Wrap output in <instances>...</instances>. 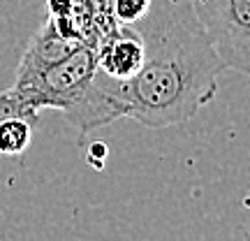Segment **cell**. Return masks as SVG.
<instances>
[{
    "label": "cell",
    "instance_id": "cell-1",
    "mask_svg": "<svg viewBox=\"0 0 250 241\" xmlns=\"http://www.w3.org/2000/svg\"><path fill=\"white\" fill-rule=\"evenodd\" d=\"M144 42V63L127 81L100 74L116 98L121 118L146 128L188 123L218 95L227 67L195 14L192 0H155L151 12L134 23Z\"/></svg>",
    "mask_w": 250,
    "mask_h": 241
},
{
    "label": "cell",
    "instance_id": "cell-2",
    "mask_svg": "<svg viewBox=\"0 0 250 241\" xmlns=\"http://www.w3.org/2000/svg\"><path fill=\"white\" fill-rule=\"evenodd\" d=\"M9 88L37 114L61 111L81 137L121 118L116 98L98 72V51L88 44L35 70H17Z\"/></svg>",
    "mask_w": 250,
    "mask_h": 241
},
{
    "label": "cell",
    "instance_id": "cell-3",
    "mask_svg": "<svg viewBox=\"0 0 250 241\" xmlns=\"http://www.w3.org/2000/svg\"><path fill=\"white\" fill-rule=\"evenodd\" d=\"M192 7L225 67L250 77V0H192Z\"/></svg>",
    "mask_w": 250,
    "mask_h": 241
},
{
    "label": "cell",
    "instance_id": "cell-4",
    "mask_svg": "<svg viewBox=\"0 0 250 241\" xmlns=\"http://www.w3.org/2000/svg\"><path fill=\"white\" fill-rule=\"evenodd\" d=\"M98 72L107 79L127 81L139 72L144 63V42L132 26L118 23L95 46Z\"/></svg>",
    "mask_w": 250,
    "mask_h": 241
},
{
    "label": "cell",
    "instance_id": "cell-5",
    "mask_svg": "<svg viewBox=\"0 0 250 241\" xmlns=\"http://www.w3.org/2000/svg\"><path fill=\"white\" fill-rule=\"evenodd\" d=\"M40 116H26V114H9L0 118V155H23L33 142Z\"/></svg>",
    "mask_w": 250,
    "mask_h": 241
},
{
    "label": "cell",
    "instance_id": "cell-6",
    "mask_svg": "<svg viewBox=\"0 0 250 241\" xmlns=\"http://www.w3.org/2000/svg\"><path fill=\"white\" fill-rule=\"evenodd\" d=\"M155 0H111L114 19L123 26H134L151 12Z\"/></svg>",
    "mask_w": 250,
    "mask_h": 241
},
{
    "label": "cell",
    "instance_id": "cell-7",
    "mask_svg": "<svg viewBox=\"0 0 250 241\" xmlns=\"http://www.w3.org/2000/svg\"><path fill=\"white\" fill-rule=\"evenodd\" d=\"M9 114H26V116H40L37 111L28 107L23 100L19 98L17 93L12 88L7 90H0V118L9 116Z\"/></svg>",
    "mask_w": 250,
    "mask_h": 241
},
{
    "label": "cell",
    "instance_id": "cell-8",
    "mask_svg": "<svg viewBox=\"0 0 250 241\" xmlns=\"http://www.w3.org/2000/svg\"><path fill=\"white\" fill-rule=\"evenodd\" d=\"M109 158V149L104 142H93L86 149V162L93 165V170H104V162Z\"/></svg>",
    "mask_w": 250,
    "mask_h": 241
},
{
    "label": "cell",
    "instance_id": "cell-9",
    "mask_svg": "<svg viewBox=\"0 0 250 241\" xmlns=\"http://www.w3.org/2000/svg\"><path fill=\"white\" fill-rule=\"evenodd\" d=\"M246 237H248V239H250V227H248V232H246Z\"/></svg>",
    "mask_w": 250,
    "mask_h": 241
}]
</instances>
